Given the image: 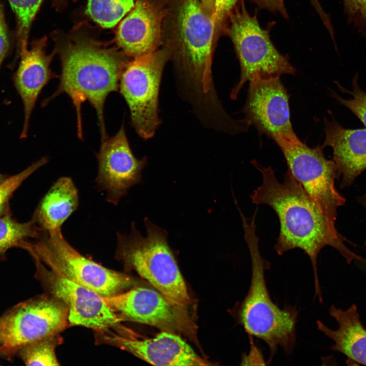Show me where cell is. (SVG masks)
I'll return each mask as SVG.
<instances>
[{"instance_id":"1","label":"cell","mask_w":366,"mask_h":366,"mask_svg":"<svg viewBox=\"0 0 366 366\" xmlns=\"http://www.w3.org/2000/svg\"><path fill=\"white\" fill-rule=\"evenodd\" d=\"M252 164L261 173L262 184L250 197L253 203L266 204L273 209L280 222V232L274 249L279 255L299 249L309 257L313 268L315 294L320 302L317 260L326 246L337 250L348 263L366 259L355 254L345 245V238L337 231L335 223L319 209L302 186L288 170L280 182L270 166L265 167L256 160Z\"/></svg>"},{"instance_id":"2","label":"cell","mask_w":366,"mask_h":366,"mask_svg":"<svg viewBox=\"0 0 366 366\" xmlns=\"http://www.w3.org/2000/svg\"><path fill=\"white\" fill-rule=\"evenodd\" d=\"M217 39L213 15L200 0H168L162 46L168 50L179 87L200 115L215 114L223 109L212 77Z\"/></svg>"},{"instance_id":"3","label":"cell","mask_w":366,"mask_h":366,"mask_svg":"<svg viewBox=\"0 0 366 366\" xmlns=\"http://www.w3.org/2000/svg\"><path fill=\"white\" fill-rule=\"evenodd\" d=\"M59 83L44 105L62 94L71 99L77 116V134L83 139L81 105L87 101L96 110L101 141L108 137L104 107L108 95L119 91L123 72L130 61L125 56L89 42H77L61 54Z\"/></svg>"},{"instance_id":"4","label":"cell","mask_w":366,"mask_h":366,"mask_svg":"<svg viewBox=\"0 0 366 366\" xmlns=\"http://www.w3.org/2000/svg\"><path fill=\"white\" fill-rule=\"evenodd\" d=\"M251 262V279L247 295L240 303L238 320L249 336L261 340L270 350V360L281 347L291 354L296 343L298 311L295 307L280 308L271 299L266 283L265 272L270 267L261 255L256 234L257 210L250 220L239 211Z\"/></svg>"},{"instance_id":"5","label":"cell","mask_w":366,"mask_h":366,"mask_svg":"<svg viewBox=\"0 0 366 366\" xmlns=\"http://www.w3.org/2000/svg\"><path fill=\"white\" fill-rule=\"evenodd\" d=\"M146 235L134 222L129 234L117 232L116 257L134 269L175 305L186 309L191 302L187 287L168 241V233L144 219Z\"/></svg>"},{"instance_id":"6","label":"cell","mask_w":366,"mask_h":366,"mask_svg":"<svg viewBox=\"0 0 366 366\" xmlns=\"http://www.w3.org/2000/svg\"><path fill=\"white\" fill-rule=\"evenodd\" d=\"M269 28L260 26L257 12L254 15L249 13L245 0L230 14L224 34L233 43L240 69L239 80L230 93L231 99L236 100L244 84L255 77L295 74L288 56L282 54L271 41Z\"/></svg>"},{"instance_id":"7","label":"cell","mask_w":366,"mask_h":366,"mask_svg":"<svg viewBox=\"0 0 366 366\" xmlns=\"http://www.w3.org/2000/svg\"><path fill=\"white\" fill-rule=\"evenodd\" d=\"M39 238L32 248L49 268L103 297L123 292L133 284L129 276L80 254L67 241L61 228L42 231Z\"/></svg>"},{"instance_id":"8","label":"cell","mask_w":366,"mask_h":366,"mask_svg":"<svg viewBox=\"0 0 366 366\" xmlns=\"http://www.w3.org/2000/svg\"><path fill=\"white\" fill-rule=\"evenodd\" d=\"M170 59L168 50L162 46L130 60L120 79L119 91L129 107L131 124L145 140L153 137L161 123L159 87L163 69Z\"/></svg>"},{"instance_id":"9","label":"cell","mask_w":366,"mask_h":366,"mask_svg":"<svg viewBox=\"0 0 366 366\" xmlns=\"http://www.w3.org/2000/svg\"><path fill=\"white\" fill-rule=\"evenodd\" d=\"M281 150L288 170L302 186L319 209L335 223L337 210L345 199L335 186L337 169L333 161L327 159L324 147H310L296 136L274 140Z\"/></svg>"},{"instance_id":"10","label":"cell","mask_w":366,"mask_h":366,"mask_svg":"<svg viewBox=\"0 0 366 366\" xmlns=\"http://www.w3.org/2000/svg\"><path fill=\"white\" fill-rule=\"evenodd\" d=\"M69 325L68 309L62 301L52 295L35 297L0 318V351L11 354L32 342L59 333Z\"/></svg>"},{"instance_id":"11","label":"cell","mask_w":366,"mask_h":366,"mask_svg":"<svg viewBox=\"0 0 366 366\" xmlns=\"http://www.w3.org/2000/svg\"><path fill=\"white\" fill-rule=\"evenodd\" d=\"M30 252L45 288L51 295L62 301L68 307L70 325L82 326L97 331L118 325L121 320L103 296L47 268L34 250Z\"/></svg>"},{"instance_id":"12","label":"cell","mask_w":366,"mask_h":366,"mask_svg":"<svg viewBox=\"0 0 366 366\" xmlns=\"http://www.w3.org/2000/svg\"><path fill=\"white\" fill-rule=\"evenodd\" d=\"M103 298L121 320L146 324L173 333L192 334L195 330L186 309L175 305L154 290L137 287Z\"/></svg>"},{"instance_id":"13","label":"cell","mask_w":366,"mask_h":366,"mask_svg":"<svg viewBox=\"0 0 366 366\" xmlns=\"http://www.w3.org/2000/svg\"><path fill=\"white\" fill-rule=\"evenodd\" d=\"M249 82L241 111L251 125L273 140L297 136L290 119L289 95L280 77H255Z\"/></svg>"},{"instance_id":"14","label":"cell","mask_w":366,"mask_h":366,"mask_svg":"<svg viewBox=\"0 0 366 366\" xmlns=\"http://www.w3.org/2000/svg\"><path fill=\"white\" fill-rule=\"evenodd\" d=\"M96 156L97 187L99 191H106L107 201L116 205L131 187L141 181L147 158L138 159L134 155L124 124L114 136L101 141Z\"/></svg>"},{"instance_id":"15","label":"cell","mask_w":366,"mask_h":366,"mask_svg":"<svg viewBox=\"0 0 366 366\" xmlns=\"http://www.w3.org/2000/svg\"><path fill=\"white\" fill-rule=\"evenodd\" d=\"M99 342L116 346L156 365H207L179 336L163 331L153 338L138 339L110 331H97Z\"/></svg>"},{"instance_id":"16","label":"cell","mask_w":366,"mask_h":366,"mask_svg":"<svg viewBox=\"0 0 366 366\" xmlns=\"http://www.w3.org/2000/svg\"><path fill=\"white\" fill-rule=\"evenodd\" d=\"M168 0H136L120 23L117 39L125 54L133 58L162 46V26Z\"/></svg>"},{"instance_id":"17","label":"cell","mask_w":366,"mask_h":366,"mask_svg":"<svg viewBox=\"0 0 366 366\" xmlns=\"http://www.w3.org/2000/svg\"><path fill=\"white\" fill-rule=\"evenodd\" d=\"M46 38L43 37L33 42L30 49L27 46L19 48L20 62L13 81L23 105L21 138L27 136L30 115L42 89L50 80L58 77L50 69L53 54H46Z\"/></svg>"},{"instance_id":"18","label":"cell","mask_w":366,"mask_h":366,"mask_svg":"<svg viewBox=\"0 0 366 366\" xmlns=\"http://www.w3.org/2000/svg\"><path fill=\"white\" fill-rule=\"evenodd\" d=\"M325 139L322 145L330 146L337 175L342 176L341 187L351 185L366 169V128L350 129L342 127L332 117L324 118Z\"/></svg>"},{"instance_id":"19","label":"cell","mask_w":366,"mask_h":366,"mask_svg":"<svg viewBox=\"0 0 366 366\" xmlns=\"http://www.w3.org/2000/svg\"><path fill=\"white\" fill-rule=\"evenodd\" d=\"M329 312L337 322L338 328L333 330L319 320L317 325L318 330L334 342L331 349L366 365V329L360 321L356 306L353 304L343 310L332 305Z\"/></svg>"},{"instance_id":"20","label":"cell","mask_w":366,"mask_h":366,"mask_svg":"<svg viewBox=\"0 0 366 366\" xmlns=\"http://www.w3.org/2000/svg\"><path fill=\"white\" fill-rule=\"evenodd\" d=\"M78 204V191L73 181L61 177L42 198L33 219L43 231L55 230L62 228Z\"/></svg>"},{"instance_id":"21","label":"cell","mask_w":366,"mask_h":366,"mask_svg":"<svg viewBox=\"0 0 366 366\" xmlns=\"http://www.w3.org/2000/svg\"><path fill=\"white\" fill-rule=\"evenodd\" d=\"M42 230L33 219L25 223H19L9 215L0 217V255L10 248L22 247L28 238H39Z\"/></svg>"},{"instance_id":"22","label":"cell","mask_w":366,"mask_h":366,"mask_svg":"<svg viewBox=\"0 0 366 366\" xmlns=\"http://www.w3.org/2000/svg\"><path fill=\"white\" fill-rule=\"evenodd\" d=\"M135 0H88L86 13L105 28L114 26L133 8Z\"/></svg>"},{"instance_id":"23","label":"cell","mask_w":366,"mask_h":366,"mask_svg":"<svg viewBox=\"0 0 366 366\" xmlns=\"http://www.w3.org/2000/svg\"><path fill=\"white\" fill-rule=\"evenodd\" d=\"M59 333L32 342L21 348V357L27 365H58L55 348L62 342Z\"/></svg>"},{"instance_id":"24","label":"cell","mask_w":366,"mask_h":366,"mask_svg":"<svg viewBox=\"0 0 366 366\" xmlns=\"http://www.w3.org/2000/svg\"><path fill=\"white\" fill-rule=\"evenodd\" d=\"M17 20L19 47L27 44L29 27L43 0H8Z\"/></svg>"},{"instance_id":"25","label":"cell","mask_w":366,"mask_h":366,"mask_svg":"<svg viewBox=\"0 0 366 366\" xmlns=\"http://www.w3.org/2000/svg\"><path fill=\"white\" fill-rule=\"evenodd\" d=\"M336 84L341 92L349 94L352 98L344 99L334 91L330 90L332 97L350 110L361 120L366 128V92L359 85L358 74L355 75L352 81V90L345 88L338 81L336 82Z\"/></svg>"},{"instance_id":"26","label":"cell","mask_w":366,"mask_h":366,"mask_svg":"<svg viewBox=\"0 0 366 366\" xmlns=\"http://www.w3.org/2000/svg\"><path fill=\"white\" fill-rule=\"evenodd\" d=\"M48 159L43 157L22 172L6 178L0 184V215L6 207L8 201L14 192L27 178L40 167L48 162Z\"/></svg>"},{"instance_id":"27","label":"cell","mask_w":366,"mask_h":366,"mask_svg":"<svg viewBox=\"0 0 366 366\" xmlns=\"http://www.w3.org/2000/svg\"><path fill=\"white\" fill-rule=\"evenodd\" d=\"M344 9L350 23L359 32L366 29V0H343Z\"/></svg>"},{"instance_id":"28","label":"cell","mask_w":366,"mask_h":366,"mask_svg":"<svg viewBox=\"0 0 366 366\" xmlns=\"http://www.w3.org/2000/svg\"><path fill=\"white\" fill-rule=\"evenodd\" d=\"M242 0H215L213 18L217 38L225 29L230 14Z\"/></svg>"},{"instance_id":"29","label":"cell","mask_w":366,"mask_h":366,"mask_svg":"<svg viewBox=\"0 0 366 366\" xmlns=\"http://www.w3.org/2000/svg\"><path fill=\"white\" fill-rule=\"evenodd\" d=\"M251 1L260 9L266 10L273 13H278L284 18L287 20L289 18L284 0H251Z\"/></svg>"},{"instance_id":"30","label":"cell","mask_w":366,"mask_h":366,"mask_svg":"<svg viewBox=\"0 0 366 366\" xmlns=\"http://www.w3.org/2000/svg\"><path fill=\"white\" fill-rule=\"evenodd\" d=\"M9 39L3 7L0 3V67L9 49Z\"/></svg>"},{"instance_id":"31","label":"cell","mask_w":366,"mask_h":366,"mask_svg":"<svg viewBox=\"0 0 366 366\" xmlns=\"http://www.w3.org/2000/svg\"><path fill=\"white\" fill-rule=\"evenodd\" d=\"M251 339V350L248 355H245L242 360L241 364L245 365H265V361L261 351L258 349L253 342V337L250 336Z\"/></svg>"},{"instance_id":"32","label":"cell","mask_w":366,"mask_h":366,"mask_svg":"<svg viewBox=\"0 0 366 366\" xmlns=\"http://www.w3.org/2000/svg\"><path fill=\"white\" fill-rule=\"evenodd\" d=\"M312 7L319 15L324 25L328 26L331 23L330 16L323 10L319 0H309Z\"/></svg>"},{"instance_id":"33","label":"cell","mask_w":366,"mask_h":366,"mask_svg":"<svg viewBox=\"0 0 366 366\" xmlns=\"http://www.w3.org/2000/svg\"><path fill=\"white\" fill-rule=\"evenodd\" d=\"M200 1L204 8L213 15L215 0H200Z\"/></svg>"},{"instance_id":"34","label":"cell","mask_w":366,"mask_h":366,"mask_svg":"<svg viewBox=\"0 0 366 366\" xmlns=\"http://www.w3.org/2000/svg\"><path fill=\"white\" fill-rule=\"evenodd\" d=\"M6 179L4 175L0 174V184L3 182Z\"/></svg>"}]
</instances>
